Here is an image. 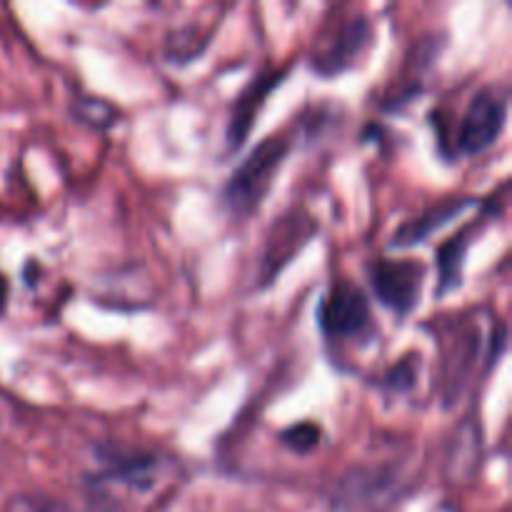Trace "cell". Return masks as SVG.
<instances>
[{"mask_svg":"<svg viewBox=\"0 0 512 512\" xmlns=\"http://www.w3.org/2000/svg\"><path fill=\"white\" fill-rule=\"evenodd\" d=\"M293 140L288 135H268L260 140L248 158L230 173L223 185L220 203L233 220H245L260 210L268 198L285 158H288Z\"/></svg>","mask_w":512,"mask_h":512,"instance_id":"1","label":"cell"},{"mask_svg":"<svg viewBox=\"0 0 512 512\" xmlns=\"http://www.w3.org/2000/svg\"><path fill=\"white\" fill-rule=\"evenodd\" d=\"M318 325L328 343H370L375 318L368 293L350 280H335L318 305Z\"/></svg>","mask_w":512,"mask_h":512,"instance_id":"2","label":"cell"},{"mask_svg":"<svg viewBox=\"0 0 512 512\" xmlns=\"http://www.w3.org/2000/svg\"><path fill=\"white\" fill-rule=\"evenodd\" d=\"M373 45V23L365 15H353L340 23L328 25L323 35L315 40L310 53V68L320 78H338L358 65V60Z\"/></svg>","mask_w":512,"mask_h":512,"instance_id":"3","label":"cell"},{"mask_svg":"<svg viewBox=\"0 0 512 512\" xmlns=\"http://www.w3.org/2000/svg\"><path fill=\"white\" fill-rule=\"evenodd\" d=\"M368 273L373 295L398 318H408L420 305L428 278V265L423 260L380 258L370 263Z\"/></svg>","mask_w":512,"mask_h":512,"instance_id":"4","label":"cell"},{"mask_svg":"<svg viewBox=\"0 0 512 512\" xmlns=\"http://www.w3.org/2000/svg\"><path fill=\"white\" fill-rule=\"evenodd\" d=\"M318 233V223L315 218H310L305 210L295 208L288 213L280 215L273 223V228L265 235L263 250H260L258 258V288H268L275 283L280 273L293 263L300 255V250L313 240V235Z\"/></svg>","mask_w":512,"mask_h":512,"instance_id":"5","label":"cell"},{"mask_svg":"<svg viewBox=\"0 0 512 512\" xmlns=\"http://www.w3.org/2000/svg\"><path fill=\"white\" fill-rule=\"evenodd\" d=\"M508 125V90L498 85L478 90L458 128V153L480 155L493 148Z\"/></svg>","mask_w":512,"mask_h":512,"instance_id":"6","label":"cell"},{"mask_svg":"<svg viewBox=\"0 0 512 512\" xmlns=\"http://www.w3.org/2000/svg\"><path fill=\"white\" fill-rule=\"evenodd\" d=\"M100 473L93 475V485H125L133 490H148L158 470V455L150 450L118 448V445H100L95 448Z\"/></svg>","mask_w":512,"mask_h":512,"instance_id":"7","label":"cell"},{"mask_svg":"<svg viewBox=\"0 0 512 512\" xmlns=\"http://www.w3.org/2000/svg\"><path fill=\"white\" fill-rule=\"evenodd\" d=\"M290 65H283V68H265L250 80L248 85L243 88V93L235 98L233 110H230V120H228V133H225V140H228V150L235 153L245 145L248 140L250 130L255 128V120H258L260 110H263L265 100L268 95L278 88L280 83L288 75Z\"/></svg>","mask_w":512,"mask_h":512,"instance_id":"8","label":"cell"},{"mask_svg":"<svg viewBox=\"0 0 512 512\" xmlns=\"http://www.w3.org/2000/svg\"><path fill=\"white\" fill-rule=\"evenodd\" d=\"M475 203H478V200L470 198V195H458V198L438 200V203L428 205V208H425L420 215L410 218L408 223L400 225V228L395 230L390 245H393V248H410V245L425 243L430 235H435L440 228H445L448 223H453L455 218H460V215H463L468 208H473Z\"/></svg>","mask_w":512,"mask_h":512,"instance_id":"9","label":"cell"},{"mask_svg":"<svg viewBox=\"0 0 512 512\" xmlns=\"http://www.w3.org/2000/svg\"><path fill=\"white\" fill-rule=\"evenodd\" d=\"M478 230L480 225H470V228L460 230L458 235H453L448 243L438 248V298L453 293L463 285L465 258H468L470 243L478 235Z\"/></svg>","mask_w":512,"mask_h":512,"instance_id":"10","label":"cell"},{"mask_svg":"<svg viewBox=\"0 0 512 512\" xmlns=\"http://www.w3.org/2000/svg\"><path fill=\"white\" fill-rule=\"evenodd\" d=\"M420 355L408 353L405 358H400L393 368L385 373L383 388L390 390V393H408V390L415 388V380H418L420 373Z\"/></svg>","mask_w":512,"mask_h":512,"instance_id":"11","label":"cell"},{"mask_svg":"<svg viewBox=\"0 0 512 512\" xmlns=\"http://www.w3.org/2000/svg\"><path fill=\"white\" fill-rule=\"evenodd\" d=\"M73 115L78 123L90 125V128H110L115 123V108L100 98H78L73 100Z\"/></svg>","mask_w":512,"mask_h":512,"instance_id":"12","label":"cell"},{"mask_svg":"<svg viewBox=\"0 0 512 512\" xmlns=\"http://www.w3.org/2000/svg\"><path fill=\"white\" fill-rule=\"evenodd\" d=\"M320 438H323V430H320L315 423H298L293 425V428H285L283 433H280V443L298 455L313 453V450L320 445Z\"/></svg>","mask_w":512,"mask_h":512,"instance_id":"13","label":"cell"},{"mask_svg":"<svg viewBox=\"0 0 512 512\" xmlns=\"http://www.w3.org/2000/svg\"><path fill=\"white\" fill-rule=\"evenodd\" d=\"M8 295H10L8 278H5V275L0 273V315H3L5 308H8Z\"/></svg>","mask_w":512,"mask_h":512,"instance_id":"14","label":"cell"}]
</instances>
